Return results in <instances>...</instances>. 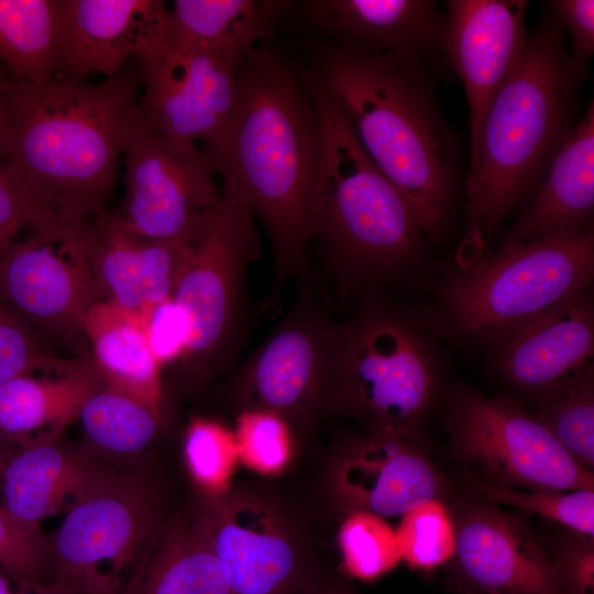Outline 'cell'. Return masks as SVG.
<instances>
[{
  "mask_svg": "<svg viewBox=\"0 0 594 594\" xmlns=\"http://www.w3.org/2000/svg\"><path fill=\"white\" fill-rule=\"evenodd\" d=\"M0 594H69L56 581L38 584L15 579L0 570Z\"/></svg>",
  "mask_w": 594,
  "mask_h": 594,
  "instance_id": "43",
  "label": "cell"
},
{
  "mask_svg": "<svg viewBox=\"0 0 594 594\" xmlns=\"http://www.w3.org/2000/svg\"><path fill=\"white\" fill-rule=\"evenodd\" d=\"M57 216L48 201L0 163V256L25 226L34 229Z\"/></svg>",
  "mask_w": 594,
  "mask_h": 594,
  "instance_id": "38",
  "label": "cell"
},
{
  "mask_svg": "<svg viewBox=\"0 0 594 594\" xmlns=\"http://www.w3.org/2000/svg\"><path fill=\"white\" fill-rule=\"evenodd\" d=\"M260 254L249 204L234 185L222 182L220 200L187 239L172 294L189 329L182 362L198 374L233 370L246 346L254 322L248 274Z\"/></svg>",
  "mask_w": 594,
  "mask_h": 594,
  "instance_id": "8",
  "label": "cell"
},
{
  "mask_svg": "<svg viewBox=\"0 0 594 594\" xmlns=\"http://www.w3.org/2000/svg\"><path fill=\"white\" fill-rule=\"evenodd\" d=\"M571 37L572 57L588 65L594 53V1L553 0L544 3Z\"/></svg>",
  "mask_w": 594,
  "mask_h": 594,
  "instance_id": "42",
  "label": "cell"
},
{
  "mask_svg": "<svg viewBox=\"0 0 594 594\" xmlns=\"http://www.w3.org/2000/svg\"><path fill=\"white\" fill-rule=\"evenodd\" d=\"M298 15L328 41L422 65L448 66L446 13L433 0H307Z\"/></svg>",
  "mask_w": 594,
  "mask_h": 594,
  "instance_id": "16",
  "label": "cell"
},
{
  "mask_svg": "<svg viewBox=\"0 0 594 594\" xmlns=\"http://www.w3.org/2000/svg\"><path fill=\"white\" fill-rule=\"evenodd\" d=\"M142 320L150 348L161 367L182 361L189 329L185 314L173 298L152 306Z\"/></svg>",
  "mask_w": 594,
  "mask_h": 594,
  "instance_id": "40",
  "label": "cell"
},
{
  "mask_svg": "<svg viewBox=\"0 0 594 594\" xmlns=\"http://www.w3.org/2000/svg\"><path fill=\"white\" fill-rule=\"evenodd\" d=\"M9 124V110L6 97L0 89V146L3 142V139L6 136V132Z\"/></svg>",
  "mask_w": 594,
  "mask_h": 594,
  "instance_id": "45",
  "label": "cell"
},
{
  "mask_svg": "<svg viewBox=\"0 0 594 594\" xmlns=\"http://www.w3.org/2000/svg\"><path fill=\"white\" fill-rule=\"evenodd\" d=\"M82 334L105 385L161 415L162 367L150 348L142 317L99 300L84 318Z\"/></svg>",
  "mask_w": 594,
  "mask_h": 594,
  "instance_id": "26",
  "label": "cell"
},
{
  "mask_svg": "<svg viewBox=\"0 0 594 594\" xmlns=\"http://www.w3.org/2000/svg\"><path fill=\"white\" fill-rule=\"evenodd\" d=\"M89 255L102 300L143 316L172 297L186 240H151L107 210L87 218Z\"/></svg>",
  "mask_w": 594,
  "mask_h": 594,
  "instance_id": "22",
  "label": "cell"
},
{
  "mask_svg": "<svg viewBox=\"0 0 594 594\" xmlns=\"http://www.w3.org/2000/svg\"><path fill=\"white\" fill-rule=\"evenodd\" d=\"M334 487L351 513L388 517L440 499L446 482L416 439L372 433L344 449Z\"/></svg>",
  "mask_w": 594,
  "mask_h": 594,
  "instance_id": "19",
  "label": "cell"
},
{
  "mask_svg": "<svg viewBox=\"0 0 594 594\" xmlns=\"http://www.w3.org/2000/svg\"><path fill=\"white\" fill-rule=\"evenodd\" d=\"M493 362L512 386L536 400L593 366L594 305L590 287L507 331Z\"/></svg>",
  "mask_w": 594,
  "mask_h": 594,
  "instance_id": "18",
  "label": "cell"
},
{
  "mask_svg": "<svg viewBox=\"0 0 594 594\" xmlns=\"http://www.w3.org/2000/svg\"><path fill=\"white\" fill-rule=\"evenodd\" d=\"M443 424L452 457L479 471L483 482L531 491H594L593 471L508 396L455 387L446 397Z\"/></svg>",
  "mask_w": 594,
  "mask_h": 594,
  "instance_id": "10",
  "label": "cell"
},
{
  "mask_svg": "<svg viewBox=\"0 0 594 594\" xmlns=\"http://www.w3.org/2000/svg\"><path fill=\"white\" fill-rule=\"evenodd\" d=\"M311 52V67L367 156L408 201L429 242H439L453 212L459 153L432 70L330 41L315 43Z\"/></svg>",
  "mask_w": 594,
  "mask_h": 594,
  "instance_id": "4",
  "label": "cell"
},
{
  "mask_svg": "<svg viewBox=\"0 0 594 594\" xmlns=\"http://www.w3.org/2000/svg\"><path fill=\"white\" fill-rule=\"evenodd\" d=\"M551 560L564 594H594L593 537L570 531L556 544Z\"/></svg>",
  "mask_w": 594,
  "mask_h": 594,
  "instance_id": "41",
  "label": "cell"
},
{
  "mask_svg": "<svg viewBox=\"0 0 594 594\" xmlns=\"http://www.w3.org/2000/svg\"><path fill=\"white\" fill-rule=\"evenodd\" d=\"M296 594H351L340 584L307 582Z\"/></svg>",
  "mask_w": 594,
  "mask_h": 594,
  "instance_id": "44",
  "label": "cell"
},
{
  "mask_svg": "<svg viewBox=\"0 0 594 594\" xmlns=\"http://www.w3.org/2000/svg\"><path fill=\"white\" fill-rule=\"evenodd\" d=\"M564 37L560 21L544 4L470 146L464 184L469 238L480 246L538 188L578 121L588 68L572 57Z\"/></svg>",
  "mask_w": 594,
  "mask_h": 594,
  "instance_id": "5",
  "label": "cell"
},
{
  "mask_svg": "<svg viewBox=\"0 0 594 594\" xmlns=\"http://www.w3.org/2000/svg\"><path fill=\"white\" fill-rule=\"evenodd\" d=\"M270 0H176L170 29L240 65L254 48L266 44L275 24L292 6Z\"/></svg>",
  "mask_w": 594,
  "mask_h": 594,
  "instance_id": "27",
  "label": "cell"
},
{
  "mask_svg": "<svg viewBox=\"0 0 594 594\" xmlns=\"http://www.w3.org/2000/svg\"><path fill=\"white\" fill-rule=\"evenodd\" d=\"M134 58L143 86L139 107L152 131L204 144L221 131L235 101L238 64L169 25Z\"/></svg>",
  "mask_w": 594,
  "mask_h": 594,
  "instance_id": "12",
  "label": "cell"
},
{
  "mask_svg": "<svg viewBox=\"0 0 594 594\" xmlns=\"http://www.w3.org/2000/svg\"><path fill=\"white\" fill-rule=\"evenodd\" d=\"M187 466L194 480L211 494L223 493L239 460L233 431L221 422L197 418L184 441Z\"/></svg>",
  "mask_w": 594,
  "mask_h": 594,
  "instance_id": "35",
  "label": "cell"
},
{
  "mask_svg": "<svg viewBox=\"0 0 594 594\" xmlns=\"http://www.w3.org/2000/svg\"><path fill=\"white\" fill-rule=\"evenodd\" d=\"M140 87L138 67L128 66L99 84L8 78L0 84L9 110L2 164L57 215L106 211L125 143L143 121Z\"/></svg>",
  "mask_w": 594,
  "mask_h": 594,
  "instance_id": "3",
  "label": "cell"
},
{
  "mask_svg": "<svg viewBox=\"0 0 594 594\" xmlns=\"http://www.w3.org/2000/svg\"><path fill=\"white\" fill-rule=\"evenodd\" d=\"M63 42L55 73L59 78L113 77L169 25V11L161 0H63Z\"/></svg>",
  "mask_w": 594,
  "mask_h": 594,
  "instance_id": "21",
  "label": "cell"
},
{
  "mask_svg": "<svg viewBox=\"0 0 594 594\" xmlns=\"http://www.w3.org/2000/svg\"><path fill=\"white\" fill-rule=\"evenodd\" d=\"M528 7L525 0H450L446 4L443 52L465 90L470 146L525 46Z\"/></svg>",
  "mask_w": 594,
  "mask_h": 594,
  "instance_id": "17",
  "label": "cell"
},
{
  "mask_svg": "<svg viewBox=\"0 0 594 594\" xmlns=\"http://www.w3.org/2000/svg\"><path fill=\"white\" fill-rule=\"evenodd\" d=\"M395 531L402 557L413 568L430 570L454 556L452 518L440 499L424 502L404 513Z\"/></svg>",
  "mask_w": 594,
  "mask_h": 594,
  "instance_id": "34",
  "label": "cell"
},
{
  "mask_svg": "<svg viewBox=\"0 0 594 594\" xmlns=\"http://www.w3.org/2000/svg\"><path fill=\"white\" fill-rule=\"evenodd\" d=\"M122 594H232L206 536L178 535L144 558Z\"/></svg>",
  "mask_w": 594,
  "mask_h": 594,
  "instance_id": "29",
  "label": "cell"
},
{
  "mask_svg": "<svg viewBox=\"0 0 594 594\" xmlns=\"http://www.w3.org/2000/svg\"><path fill=\"white\" fill-rule=\"evenodd\" d=\"M0 570L26 582L55 581L52 542L41 529H30L0 507Z\"/></svg>",
  "mask_w": 594,
  "mask_h": 594,
  "instance_id": "37",
  "label": "cell"
},
{
  "mask_svg": "<svg viewBox=\"0 0 594 594\" xmlns=\"http://www.w3.org/2000/svg\"><path fill=\"white\" fill-rule=\"evenodd\" d=\"M339 542L346 571L363 581L378 579L403 559L396 531L371 513H351L341 526Z\"/></svg>",
  "mask_w": 594,
  "mask_h": 594,
  "instance_id": "32",
  "label": "cell"
},
{
  "mask_svg": "<svg viewBox=\"0 0 594 594\" xmlns=\"http://www.w3.org/2000/svg\"><path fill=\"white\" fill-rule=\"evenodd\" d=\"M476 494L494 504L557 521L572 532L587 537L594 535V491H522L477 481Z\"/></svg>",
  "mask_w": 594,
  "mask_h": 594,
  "instance_id": "33",
  "label": "cell"
},
{
  "mask_svg": "<svg viewBox=\"0 0 594 594\" xmlns=\"http://www.w3.org/2000/svg\"><path fill=\"white\" fill-rule=\"evenodd\" d=\"M490 594H514V593H505V592H491Z\"/></svg>",
  "mask_w": 594,
  "mask_h": 594,
  "instance_id": "48",
  "label": "cell"
},
{
  "mask_svg": "<svg viewBox=\"0 0 594 594\" xmlns=\"http://www.w3.org/2000/svg\"><path fill=\"white\" fill-rule=\"evenodd\" d=\"M300 76L323 138L310 245L337 316L365 297H394L415 284L430 262V242L408 201L361 146L318 73L309 66Z\"/></svg>",
  "mask_w": 594,
  "mask_h": 594,
  "instance_id": "2",
  "label": "cell"
},
{
  "mask_svg": "<svg viewBox=\"0 0 594 594\" xmlns=\"http://www.w3.org/2000/svg\"><path fill=\"white\" fill-rule=\"evenodd\" d=\"M341 321L332 413L361 420L372 433L416 439L439 387V334L425 314L389 296L363 298Z\"/></svg>",
  "mask_w": 594,
  "mask_h": 594,
  "instance_id": "7",
  "label": "cell"
},
{
  "mask_svg": "<svg viewBox=\"0 0 594 594\" xmlns=\"http://www.w3.org/2000/svg\"><path fill=\"white\" fill-rule=\"evenodd\" d=\"M63 30V0H0L2 66L25 82L52 78L59 63Z\"/></svg>",
  "mask_w": 594,
  "mask_h": 594,
  "instance_id": "28",
  "label": "cell"
},
{
  "mask_svg": "<svg viewBox=\"0 0 594 594\" xmlns=\"http://www.w3.org/2000/svg\"><path fill=\"white\" fill-rule=\"evenodd\" d=\"M531 414L578 463L593 470V366L538 398Z\"/></svg>",
  "mask_w": 594,
  "mask_h": 594,
  "instance_id": "31",
  "label": "cell"
},
{
  "mask_svg": "<svg viewBox=\"0 0 594 594\" xmlns=\"http://www.w3.org/2000/svg\"><path fill=\"white\" fill-rule=\"evenodd\" d=\"M8 446L7 441L3 439L1 432H0V462L9 451V449H6Z\"/></svg>",
  "mask_w": 594,
  "mask_h": 594,
  "instance_id": "46",
  "label": "cell"
},
{
  "mask_svg": "<svg viewBox=\"0 0 594 594\" xmlns=\"http://www.w3.org/2000/svg\"><path fill=\"white\" fill-rule=\"evenodd\" d=\"M206 537L232 594H296L307 583L288 537L256 508L223 512Z\"/></svg>",
  "mask_w": 594,
  "mask_h": 594,
  "instance_id": "25",
  "label": "cell"
},
{
  "mask_svg": "<svg viewBox=\"0 0 594 594\" xmlns=\"http://www.w3.org/2000/svg\"><path fill=\"white\" fill-rule=\"evenodd\" d=\"M146 497L119 482L73 507L53 542L55 581L69 594H121V572L144 540L151 510Z\"/></svg>",
  "mask_w": 594,
  "mask_h": 594,
  "instance_id": "14",
  "label": "cell"
},
{
  "mask_svg": "<svg viewBox=\"0 0 594 594\" xmlns=\"http://www.w3.org/2000/svg\"><path fill=\"white\" fill-rule=\"evenodd\" d=\"M0 299L35 330L82 333L102 300L90 255L87 218L57 215L0 256Z\"/></svg>",
  "mask_w": 594,
  "mask_h": 594,
  "instance_id": "11",
  "label": "cell"
},
{
  "mask_svg": "<svg viewBox=\"0 0 594 594\" xmlns=\"http://www.w3.org/2000/svg\"><path fill=\"white\" fill-rule=\"evenodd\" d=\"M296 284L290 309L231 377L242 410H267L289 426L332 413L344 349L343 323L327 292L309 280Z\"/></svg>",
  "mask_w": 594,
  "mask_h": 594,
  "instance_id": "9",
  "label": "cell"
},
{
  "mask_svg": "<svg viewBox=\"0 0 594 594\" xmlns=\"http://www.w3.org/2000/svg\"><path fill=\"white\" fill-rule=\"evenodd\" d=\"M594 210V103L578 119L526 200L502 244L540 241L592 229Z\"/></svg>",
  "mask_w": 594,
  "mask_h": 594,
  "instance_id": "24",
  "label": "cell"
},
{
  "mask_svg": "<svg viewBox=\"0 0 594 594\" xmlns=\"http://www.w3.org/2000/svg\"><path fill=\"white\" fill-rule=\"evenodd\" d=\"M459 570L475 586L514 594H564L554 564L524 515L485 498L451 516Z\"/></svg>",
  "mask_w": 594,
  "mask_h": 594,
  "instance_id": "15",
  "label": "cell"
},
{
  "mask_svg": "<svg viewBox=\"0 0 594 594\" xmlns=\"http://www.w3.org/2000/svg\"><path fill=\"white\" fill-rule=\"evenodd\" d=\"M46 356L36 330L0 299V383L35 367Z\"/></svg>",
  "mask_w": 594,
  "mask_h": 594,
  "instance_id": "39",
  "label": "cell"
},
{
  "mask_svg": "<svg viewBox=\"0 0 594 594\" xmlns=\"http://www.w3.org/2000/svg\"><path fill=\"white\" fill-rule=\"evenodd\" d=\"M122 222L151 240H185L202 215L221 198L208 152L173 140L144 122L124 150Z\"/></svg>",
  "mask_w": 594,
  "mask_h": 594,
  "instance_id": "13",
  "label": "cell"
},
{
  "mask_svg": "<svg viewBox=\"0 0 594 594\" xmlns=\"http://www.w3.org/2000/svg\"><path fill=\"white\" fill-rule=\"evenodd\" d=\"M78 419L94 447L116 454H133L153 441L161 415L103 385L85 402Z\"/></svg>",
  "mask_w": 594,
  "mask_h": 594,
  "instance_id": "30",
  "label": "cell"
},
{
  "mask_svg": "<svg viewBox=\"0 0 594 594\" xmlns=\"http://www.w3.org/2000/svg\"><path fill=\"white\" fill-rule=\"evenodd\" d=\"M11 77L10 72L0 65V84Z\"/></svg>",
  "mask_w": 594,
  "mask_h": 594,
  "instance_id": "47",
  "label": "cell"
},
{
  "mask_svg": "<svg viewBox=\"0 0 594 594\" xmlns=\"http://www.w3.org/2000/svg\"><path fill=\"white\" fill-rule=\"evenodd\" d=\"M119 482L90 454L57 440L14 447L0 462V507L19 524L41 529L46 518Z\"/></svg>",
  "mask_w": 594,
  "mask_h": 594,
  "instance_id": "20",
  "label": "cell"
},
{
  "mask_svg": "<svg viewBox=\"0 0 594 594\" xmlns=\"http://www.w3.org/2000/svg\"><path fill=\"white\" fill-rule=\"evenodd\" d=\"M103 385L92 362L47 355L0 383V432L15 448L55 441Z\"/></svg>",
  "mask_w": 594,
  "mask_h": 594,
  "instance_id": "23",
  "label": "cell"
},
{
  "mask_svg": "<svg viewBox=\"0 0 594 594\" xmlns=\"http://www.w3.org/2000/svg\"><path fill=\"white\" fill-rule=\"evenodd\" d=\"M239 460L266 475L278 474L292 454L290 426L280 416L262 409L242 410L237 418Z\"/></svg>",
  "mask_w": 594,
  "mask_h": 594,
  "instance_id": "36",
  "label": "cell"
},
{
  "mask_svg": "<svg viewBox=\"0 0 594 594\" xmlns=\"http://www.w3.org/2000/svg\"><path fill=\"white\" fill-rule=\"evenodd\" d=\"M593 275V228L501 244L495 252L448 271L436 286V308L426 316L438 334L490 345L591 287Z\"/></svg>",
  "mask_w": 594,
  "mask_h": 594,
  "instance_id": "6",
  "label": "cell"
},
{
  "mask_svg": "<svg viewBox=\"0 0 594 594\" xmlns=\"http://www.w3.org/2000/svg\"><path fill=\"white\" fill-rule=\"evenodd\" d=\"M204 148L215 172L241 191L267 234L273 280L257 312L276 317L287 283L320 284L310 218L323 138L300 73L267 43L240 63L232 112Z\"/></svg>",
  "mask_w": 594,
  "mask_h": 594,
  "instance_id": "1",
  "label": "cell"
}]
</instances>
